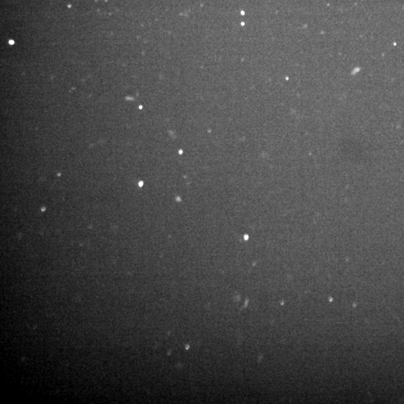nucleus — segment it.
I'll list each match as a JSON object with an SVG mask.
<instances>
[{
    "label": "nucleus",
    "mask_w": 404,
    "mask_h": 404,
    "mask_svg": "<svg viewBox=\"0 0 404 404\" xmlns=\"http://www.w3.org/2000/svg\"><path fill=\"white\" fill-rule=\"evenodd\" d=\"M8 43H9L10 45H13V44H14V43L15 42H14L13 40H10V41H8Z\"/></svg>",
    "instance_id": "f257e3e1"
}]
</instances>
